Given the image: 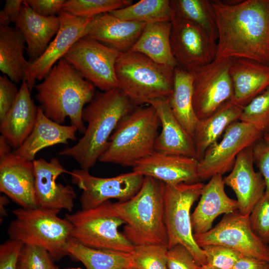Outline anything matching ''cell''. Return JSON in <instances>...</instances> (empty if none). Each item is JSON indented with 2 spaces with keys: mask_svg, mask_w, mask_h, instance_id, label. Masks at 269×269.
<instances>
[{
  "mask_svg": "<svg viewBox=\"0 0 269 269\" xmlns=\"http://www.w3.org/2000/svg\"><path fill=\"white\" fill-rule=\"evenodd\" d=\"M218 29L216 58L269 65V0H211Z\"/></svg>",
  "mask_w": 269,
  "mask_h": 269,
  "instance_id": "1",
  "label": "cell"
},
{
  "mask_svg": "<svg viewBox=\"0 0 269 269\" xmlns=\"http://www.w3.org/2000/svg\"><path fill=\"white\" fill-rule=\"evenodd\" d=\"M136 107L119 88L96 91L83 111V121L87 124L83 136L58 154L73 158L81 169L89 170L105 151L119 123Z\"/></svg>",
  "mask_w": 269,
  "mask_h": 269,
  "instance_id": "2",
  "label": "cell"
},
{
  "mask_svg": "<svg viewBox=\"0 0 269 269\" xmlns=\"http://www.w3.org/2000/svg\"><path fill=\"white\" fill-rule=\"evenodd\" d=\"M35 88L36 99L46 116L60 124L69 118L71 125L84 134L83 111L96 93L91 83L63 58Z\"/></svg>",
  "mask_w": 269,
  "mask_h": 269,
  "instance_id": "3",
  "label": "cell"
},
{
  "mask_svg": "<svg viewBox=\"0 0 269 269\" xmlns=\"http://www.w3.org/2000/svg\"><path fill=\"white\" fill-rule=\"evenodd\" d=\"M164 184L144 176L141 187L134 197L125 202L112 203L115 214L125 223L124 234L134 246L155 244L168 248Z\"/></svg>",
  "mask_w": 269,
  "mask_h": 269,
  "instance_id": "4",
  "label": "cell"
},
{
  "mask_svg": "<svg viewBox=\"0 0 269 269\" xmlns=\"http://www.w3.org/2000/svg\"><path fill=\"white\" fill-rule=\"evenodd\" d=\"M175 68L139 52L121 53L115 67L118 88L135 106L167 99L173 92Z\"/></svg>",
  "mask_w": 269,
  "mask_h": 269,
  "instance_id": "5",
  "label": "cell"
},
{
  "mask_svg": "<svg viewBox=\"0 0 269 269\" xmlns=\"http://www.w3.org/2000/svg\"><path fill=\"white\" fill-rule=\"evenodd\" d=\"M160 125L151 105L135 107L119 123L99 161L133 167L155 151Z\"/></svg>",
  "mask_w": 269,
  "mask_h": 269,
  "instance_id": "6",
  "label": "cell"
},
{
  "mask_svg": "<svg viewBox=\"0 0 269 269\" xmlns=\"http://www.w3.org/2000/svg\"><path fill=\"white\" fill-rule=\"evenodd\" d=\"M60 210L37 207L12 211L14 219L7 233L10 239L46 249L54 260L68 256L66 246L71 237L72 225L58 214Z\"/></svg>",
  "mask_w": 269,
  "mask_h": 269,
  "instance_id": "7",
  "label": "cell"
},
{
  "mask_svg": "<svg viewBox=\"0 0 269 269\" xmlns=\"http://www.w3.org/2000/svg\"><path fill=\"white\" fill-rule=\"evenodd\" d=\"M65 218L72 225L71 237L86 247L126 253L135 247L119 231L125 223L115 214L110 200L96 208L66 213Z\"/></svg>",
  "mask_w": 269,
  "mask_h": 269,
  "instance_id": "8",
  "label": "cell"
},
{
  "mask_svg": "<svg viewBox=\"0 0 269 269\" xmlns=\"http://www.w3.org/2000/svg\"><path fill=\"white\" fill-rule=\"evenodd\" d=\"M205 184L181 183L164 184L165 223L168 249L177 244L185 246L200 267L207 265L203 250L196 243L192 231L190 210L200 198Z\"/></svg>",
  "mask_w": 269,
  "mask_h": 269,
  "instance_id": "9",
  "label": "cell"
},
{
  "mask_svg": "<svg viewBox=\"0 0 269 269\" xmlns=\"http://www.w3.org/2000/svg\"><path fill=\"white\" fill-rule=\"evenodd\" d=\"M120 54L96 40L83 36L73 44L63 58L84 79L105 92L118 88L115 67Z\"/></svg>",
  "mask_w": 269,
  "mask_h": 269,
  "instance_id": "10",
  "label": "cell"
},
{
  "mask_svg": "<svg viewBox=\"0 0 269 269\" xmlns=\"http://www.w3.org/2000/svg\"><path fill=\"white\" fill-rule=\"evenodd\" d=\"M234 58H215L190 71L193 75V106L199 120L206 118L232 100L233 85L230 68Z\"/></svg>",
  "mask_w": 269,
  "mask_h": 269,
  "instance_id": "11",
  "label": "cell"
},
{
  "mask_svg": "<svg viewBox=\"0 0 269 269\" xmlns=\"http://www.w3.org/2000/svg\"><path fill=\"white\" fill-rule=\"evenodd\" d=\"M193 235L200 248L209 245L224 246L243 256L269 262V246L263 243L253 231L249 215L242 214L238 210L225 214L222 220L208 232Z\"/></svg>",
  "mask_w": 269,
  "mask_h": 269,
  "instance_id": "12",
  "label": "cell"
},
{
  "mask_svg": "<svg viewBox=\"0 0 269 269\" xmlns=\"http://www.w3.org/2000/svg\"><path fill=\"white\" fill-rule=\"evenodd\" d=\"M263 134L252 125L237 121L225 130L222 139L205 152L199 160L198 175L200 181L231 170L238 154L263 138Z\"/></svg>",
  "mask_w": 269,
  "mask_h": 269,
  "instance_id": "13",
  "label": "cell"
},
{
  "mask_svg": "<svg viewBox=\"0 0 269 269\" xmlns=\"http://www.w3.org/2000/svg\"><path fill=\"white\" fill-rule=\"evenodd\" d=\"M69 174L72 183L82 190L80 202L83 210L98 207L111 199L122 202L130 199L140 190L144 178L134 171L108 178L93 176L82 169H74Z\"/></svg>",
  "mask_w": 269,
  "mask_h": 269,
  "instance_id": "14",
  "label": "cell"
},
{
  "mask_svg": "<svg viewBox=\"0 0 269 269\" xmlns=\"http://www.w3.org/2000/svg\"><path fill=\"white\" fill-rule=\"evenodd\" d=\"M171 22L170 45L178 66L190 72L216 58L217 42L204 29L174 15Z\"/></svg>",
  "mask_w": 269,
  "mask_h": 269,
  "instance_id": "15",
  "label": "cell"
},
{
  "mask_svg": "<svg viewBox=\"0 0 269 269\" xmlns=\"http://www.w3.org/2000/svg\"><path fill=\"white\" fill-rule=\"evenodd\" d=\"M59 29L43 53L30 62L23 81L31 91L36 80H43L52 68L63 58L73 44L84 36L87 25L93 17H78L61 11L58 14Z\"/></svg>",
  "mask_w": 269,
  "mask_h": 269,
  "instance_id": "16",
  "label": "cell"
},
{
  "mask_svg": "<svg viewBox=\"0 0 269 269\" xmlns=\"http://www.w3.org/2000/svg\"><path fill=\"white\" fill-rule=\"evenodd\" d=\"M35 173V187L39 207L61 210L70 213L74 206L76 194L72 186L56 182L57 178L67 171L59 160L53 157L49 161L43 158L33 161Z\"/></svg>",
  "mask_w": 269,
  "mask_h": 269,
  "instance_id": "17",
  "label": "cell"
},
{
  "mask_svg": "<svg viewBox=\"0 0 269 269\" xmlns=\"http://www.w3.org/2000/svg\"><path fill=\"white\" fill-rule=\"evenodd\" d=\"M33 161L10 152L0 158V191L20 207H38Z\"/></svg>",
  "mask_w": 269,
  "mask_h": 269,
  "instance_id": "18",
  "label": "cell"
},
{
  "mask_svg": "<svg viewBox=\"0 0 269 269\" xmlns=\"http://www.w3.org/2000/svg\"><path fill=\"white\" fill-rule=\"evenodd\" d=\"M252 148H246L238 154L231 172L223 178L225 185L236 195L238 210L244 215H250L266 192L265 180L254 168Z\"/></svg>",
  "mask_w": 269,
  "mask_h": 269,
  "instance_id": "19",
  "label": "cell"
},
{
  "mask_svg": "<svg viewBox=\"0 0 269 269\" xmlns=\"http://www.w3.org/2000/svg\"><path fill=\"white\" fill-rule=\"evenodd\" d=\"M198 163L195 158L154 151L136 162L133 171L168 185L194 183L201 182L198 175Z\"/></svg>",
  "mask_w": 269,
  "mask_h": 269,
  "instance_id": "20",
  "label": "cell"
},
{
  "mask_svg": "<svg viewBox=\"0 0 269 269\" xmlns=\"http://www.w3.org/2000/svg\"><path fill=\"white\" fill-rule=\"evenodd\" d=\"M146 23L121 19L110 12L93 17L84 36L96 40L121 53L130 51Z\"/></svg>",
  "mask_w": 269,
  "mask_h": 269,
  "instance_id": "21",
  "label": "cell"
},
{
  "mask_svg": "<svg viewBox=\"0 0 269 269\" xmlns=\"http://www.w3.org/2000/svg\"><path fill=\"white\" fill-rule=\"evenodd\" d=\"M224 185L223 175L219 174L211 177L205 184L199 201L191 215L193 234L208 232L218 216L238 210L237 201L227 195Z\"/></svg>",
  "mask_w": 269,
  "mask_h": 269,
  "instance_id": "22",
  "label": "cell"
},
{
  "mask_svg": "<svg viewBox=\"0 0 269 269\" xmlns=\"http://www.w3.org/2000/svg\"><path fill=\"white\" fill-rule=\"evenodd\" d=\"M149 105L155 109L162 127L155 141V151L197 159L193 139L174 117L168 99L154 100Z\"/></svg>",
  "mask_w": 269,
  "mask_h": 269,
  "instance_id": "23",
  "label": "cell"
},
{
  "mask_svg": "<svg viewBox=\"0 0 269 269\" xmlns=\"http://www.w3.org/2000/svg\"><path fill=\"white\" fill-rule=\"evenodd\" d=\"M229 72L234 90L232 101L242 108L269 86V65L234 58Z\"/></svg>",
  "mask_w": 269,
  "mask_h": 269,
  "instance_id": "24",
  "label": "cell"
},
{
  "mask_svg": "<svg viewBox=\"0 0 269 269\" xmlns=\"http://www.w3.org/2000/svg\"><path fill=\"white\" fill-rule=\"evenodd\" d=\"M30 91L26 83L22 81L14 103L0 121L1 135L15 149L28 137L36 122L38 107L32 99Z\"/></svg>",
  "mask_w": 269,
  "mask_h": 269,
  "instance_id": "25",
  "label": "cell"
},
{
  "mask_svg": "<svg viewBox=\"0 0 269 269\" xmlns=\"http://www.w3.org/2000/svg\"><path fill=\"white\" fill-rule=\"evenodd\" d=\"M14 24L24 37L26 50L31 62L45 51L58 32L60 20L59 15L45 16L37 13L24 1Z\"/></svg>",
  "mask_w": 269,
  "mask_h": 269,
  "instance_id": "26",
  "label": "cell"
},
{
  "mask_svg": "<svg viewBox=\"0 0 269 269\" xmlns=\"http://www.w3.org/2000/svg\"><path fill=\"white\" fill-rule=\"evenodd\" d=\"M77 131L75 126L62 125L50 119L39 107L32 131L21 145L13 152L21 157L33 161L37 153L45 147L57 144H67L70 140H75Z\"/></svg>",
  "mask_w": 269,
  "mask_h": 269,
  "instance_id": "27",
  "label": "cell"
},
{
  "mask_svg": "<svg viewBox=\"0 0 269 269\" xmlns=\"http://www.w3.org/2000/svg\"><path fill=\"white\" fill-rule=\"evenodd\" d=\"M242 110V107L230 100L210 116L199 120L193 136L198 160L208 148L218 141L231 124L239 121Z\"/></svg>",
  "mask_w": 269,
  "mask_h": 269,
  "instance_id": "28",
  "label": "cell"
},
{
  "mask_svg": "<svg viewBox=\"0 0 269 269\" xmlns=\"http://www.w3.org/2000/svg\"><path fill=\"white\" fill-rule=\"evenodd\" d=\"M24 37L15 26H0V70L12 81H23L29 65L24 56Z\"/></svg>",
  "mask_w": 269,
  "mask_h": 269,
  "instance_id": "29",
  "label": "cell"
},
{
  "mask_svg": "<svg viewBox=\"0 0 269 269\" xmlns=\"http://www.w3.org/2000/svg\"><path fill=\"white\" fill-rule=\"evenodd\" d=\"M171 21L147 23L130 51L142 53L156 63L173 68L178 66L170 45Z\"/></svg>",
  "mask_w": 269,
  "mask_h": 269,
  "instance_id": "30",
  "label": "cell"
},
{
  "mask_svg": "<svg viewBox=\"0 0 269 269\" xmlns=\"http://www.w3.org/2000/svg\"><path fill=\"white\" fill-rule=\"evenodd\" d=\"M193 93L192 73L176 66L173 90L168 101L174 117L192 138L199 121L193 108Z\"/></svg>",
  "mask_w": 269,
  "mask_h": 269,
  "instance_id": "31",
  "label": "cell"
},
{
  "mask_svg": "<svg viewBox=\"0 0 269 269\" xmlns=\"http://www.w3.org/2000/svg\"><path fill=\"white\" fill-rule=\"evenodd\" d=\"M68 256L81 262L86 269H126L132 267L131 253L86 247L72 237L66 246Z\"/></svg>",
  "mask_w": 269,
  "mask_h": 269,
  "instance_id": "32",
  "label": "cell"
},
{
  "mask_svg": "<svg viewBox=\"0 0 269 269\" xmlns=\"http://www.w3.org/2000/svg\"><path fill=\"white\" fill-rule=\"evenodd\" d=\"M110 13L123 20L146 24L172 21L174 17V11L169 0H141Z\"/></svg>",
  "mask_w": 269,
  "mask_h": 269,
  "instance_id": "33",
  "label": "cell"
},
{
  "mask_svg": "<svg viewBox=\"0 0 269 269\" xmlns=\"http://www.w3.org/2000/svg\"><path fill=\"white\" fill-rule=\"evenodd\" d=\"M174 15L204 29L217 42L218 29L211 0H171Z\"/></svg>",
  "mask_w": 269,
  "mask_h": 269,
  "instance_id": "34",
  "label": "cell"
},
{
  "mask_svg": "<svg viewBox=\"0 0 269 269\" xmlns=\"http://www.w3.org/2000/svg\"><path fill=\"white\" fill-rule=\"evenodd\" d=\"M133 3L131 0H68L62 11L78 17H93Z\"/></svg>",
  "mask_w": 269,
  "mask_h": 269,
  "instance_id": "35",
  "label": "cell"
},
{
  "mask_svg": "<svg viewBox=\"0 0 269 269\" xmlns=\"http://www.w3.org/2000/svg\"><path fill=\"white\" fill-rule=\"evenodd\" d=\"M168 248L149 244L135 246L131 253L132 267L135 269H168Z\"/></svg>",
  "mask_w": 269,
  "mask_h": 269,
  "instance_id": "36",
  "label": "cell"
},
{
  "mask_svg": "<svg viewBox=\"0 0 269 269\" xmlns=\"http://www.w3.org/2000/svg\"><path fill=\"white\" fill-rule=\"evenodd\" d=\"M239 121L269 134V86L243 108Z\"/></svg>",
  "mask_w": 269,
  "mask_h": 269,
  "instance_id": "37",
  "label": "cell"
},
{
  "mask_svg": "<svg viewBox=\"0 0 269 269\" xmlns=\"http://www.w3.org/2000/svg\"><path fill=\"white\" fill-rule=\"evenodd\" d=\"M251 227L255 235L265 244H269V193L256 204L249 215Z\"/></svg>",
  "mask_w": 269,
  "mask_h": 269,
  "instance_id": "38",
  "label": "cell"
},
{
  "mask_svg": "<svg viewBox=\"0 0 269 269\" xmlns=\"http://www.w3.org/2000/svg\"><path fill=\"white\" fill-rule=\"evenodd\" d=\"M201 248L206 259L207 265L215 269H232L243 256L237 251L221 245H209Z\"/></svg>",
  "mask_w": 269,
  "mask_h": 269,
  "instance_id": "39",
  "label": "cell"
},
{
  "mask_svg": "<svg viewBox=\"0 0 269 269\" xmlns=\"http://www.w3.org/2000/svg\"><path fill=\"white\" fill-rule=\"evenodd\" d=\"M52 256L45 249L32 245H24L18 262L27 269H56Z\"/></svg>",
  "mask_w": 269,
  "mask_h": 269,
  "instance_id": "40",
  "label": "cell"
},
{
  "mask_svg": "<svg viewBox=\"0 0 269 269\" xmlns=\"http://www.w3.org/2000/svg\"><path fill=\"white\" fill-rule=\"evenodd\" d=\"M167 266L168 269H199L200 267L191 253L181 244L168 249Z\"/></svg>",
  "mask_w": 269,
  "mask_h": 269,
  "instance_id": "41",
  "label": "cell"
},
{
  "mask_svg": "<svg viewBox=\"0 0 269 269\" xmlns=\"http://www.w3.org/2000/svg\"><path fill=\"white\" fill-rule=\"evenodd\" d=\"M18 93L14 82L4 75L0 76V121L13 106Z\"/></svg>",
  "mask_w": 269,
  "mask_h": 269,
  "instance_id": "42",
  "label": "cell"
},
{
  "mask_svg": "<svg viewBox=\"0 0 269 269\" xmlns=\"http://www.w3.org/2000/svg\"><path fill=\"white\" fill-rule=\"evenodd\" d=\"M24 244L9 239L0 246V269H17Z\"/></svg>",
  "mask_w": 269,
  "mask_h": 269,
  "instance_id": "43",
  "label": "cell"
},
{
  "mask_svg": "<svg viewBox=\"0 0 269 269\" xmlns=\"http://www.w3.org/2000/svg\"><path fill=\"white\" fill-rule=\"evenodd\" d=\"M254 163L262 174L266 183V192L269 193V142L263 138L253 145Z\"/></svg>",
  "mask_w": 269,
  "mask_h": 269,
  "instance_id": "44",
  "label": "cell"
},
{
  "mask_svg": "<svg viewBox=\"0 0 269 269\" xmlns=\"http://www.w3.org/2000/svg\"><path fill=\"white\" fill-rule=\"evenodd\" d=\"M24 2L35 12L50 16L59 14L62 11L65 0H26Z\"/></svg>",
  "mask_w": 269,
  "mask_h": 269,
  "instance_id": "45",
  "label": "cell"
},
{
  "mask_svg": "<svg viewBox=\"0 0 269 269\" xmlns=\"http://www.w3.org/2000/svg\"><path fill=\"white\" fill-rule=\"evenodd\" d=\"M24 0H6L3 8L0 12V25L9 26L16 21Z\"/></svg>",
  "mask_w": 269,
  "mask_h": 269,
  "instance_id": "46",
  "label": "cell"
},
{
  "mask_svg": "<svg viewBox=\"0 0 269 269\" xmlns=\"http://www.w3.org/2000/svg\"><path fill=\"white\" fill-rule=\"evenodd\" d=\"M232 269H269V262L243 256Z\"/></svg>",
  "mask_w": 269,
  "mask_h": 269,
  "instance_id": "47",
  "label": "cell"
},
{
  "mask_svg": "<svg viewBox=\"0 0 269 269\" xmlns=\"http://www.w3.org/2000/svg\"><path fill=\"white\" fill-rule=\"evenodd\" d=\"M11 147L6 139L1 135L0 136V158L11 152Z\"/></svg>",
  "mask_w": 269,
  "mask_h": 269,
  "instance_id": "48",
  "label": "cell"
},
{
  "mask_svg": "<svg viewBox=\"0 0 269 269\" xmlns=\"http://www.w3.org/2000/svg\"><path fill=\"white\" fill-rule=\"evenodd\" d=\"M199 269H215L212 268L206 265L200 266Z\"/></svg>",
  "mask_w": 269,
  "mask_h": 269,
  "instance_id": "49",
  "label": "cell"
},
{
  "mask_svg": "<svg viewBox=\"0 0 269 269\" xmlns=\"http://www.w3.org/2000/svg\"><path fill=\"white\" fill-rule=\"evenodd\" d=\"M17 269H27L23 264L18 262Z\"/></svg>",
  "mask_w": 269,
  "mask_h": 269,
  "instance_id": "50",
  "label": "cell"
},
{
  "mask_svg": "<svg viewBox=\"0 0 269 269\" xmlns=\"http://www.w3.org/2000/svg\"><path fill=\"white\" fill-rule=\"evenodd\" d=\"M263 138L269 142V134H265L263 136Z\"/></svg>",
  "mask_w": 269,
  "mask_h": 269,
  "instance_id": "51",
  "label": "cell"
},
{
  "mask_svg": "<svg viewBox=\"0 0 269 269\" xmlns=\"http://www.w3.org/2000/svg\"><path fill=\"white\" fill-rule=\"evenodd\" d=\"M56 269H59L58 268ZM83 269L81 268H66V269Z\"/></svg>",
  "mask_w": 269,
  "mask_h": 269,
  "instance_id": "52",
  "label": "cell"
},
{
  "mask_svg": "<svg viewBox=\"0 0 269 269\" xmlns=\"http://www.w3.org/2000/svg\"><path fill=\"white\" fill-rule=\"evenodd\" d=\"M134 269V268L133 267H130V268H128L127 269Z\"/></svg>",
  "mask_w": 269,
  "mask_h": 269,
  "instance_id": "53",
  "label": "cell"
}]
</instances>
